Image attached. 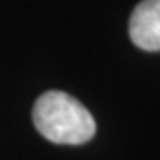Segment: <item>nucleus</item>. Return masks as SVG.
<instances>
[{
    "label": "nucleus",
    "instance_id": "f257e3e1",
    "mask_svg": "<svg viewBox=\"0 0 160 160\" xmlns=\"http://www.w3.org/2000/svg\"><path fill=\"white\" fill-rule=\"evenodd\" d=\"M33 123L44 139L56 145H83L97 131L91 112L62 91H47L37 98Z\"/></svg>",
    "mask_w": 160,
    "mask_h": 160
},
{
    "label": "nucleus",
    "instance_id": "f03ea898",
    "mask_svg": "<svg viewBox=\"0 0 160 160\" xmlns=\"http://www.w3.org/2000/svg\"><path fill=\"white\" fill-rule=\"evenodd\" d=\"M129 37L135 47L160 50V0H143L129 18Z\"/></svg>",
    "mask_w": 160,
    "mask_h": 160
}]
</instances>
